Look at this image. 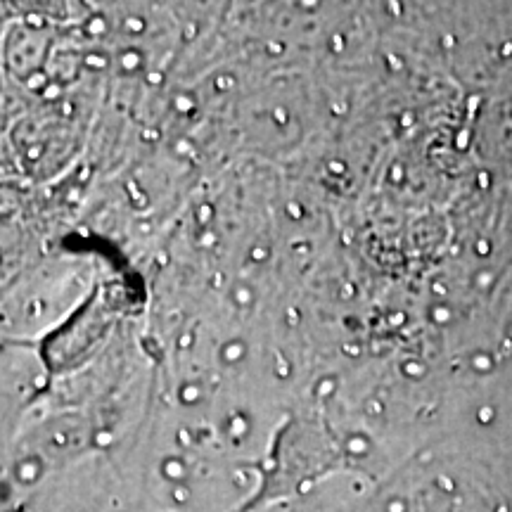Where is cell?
Returning <instances> with one entry per match:
<instances>
[{"mask_svg": "<svg viewBox=\"0 0 512 512\" xmlns=\"http://www.w3.org/2000/svg\"><path fill=\"white\" fill-rule=\"evenodd\" d=\"M233 83H235L233 76H221V79H216V91H228Z\"/></svg>", "mask_w": 512, "mask_h": 512, "instance_id": "277c9868", "label": "cell"}, {"mask_svg": "<svg viewBox=\"0 0 512 512\" xmlns=\"http://www.w3.org/2000/svg\"><path fill=\"white\" fill-rule=\"evenodd\" d=\"M121 64H124L126 69H136L140 64V55L138 53H126L124 57H121Z\"/></svg>", "mask_w": 512, "mask_h": 512, "instance_id": "7a4b0ae2", "label": "cell"}, {"mask_svg": "<svg viewBox=\"0 0 512 512\" xmlns=\"http://www.w3.org/2000/svg\"><path fill=\"white\" fill-rule=\"evenodd\" d=\"M126 27H128V31H133V34H138V31H143L145 29V24H143V19H126Z\"/></svg>", "mask_w": 512, "mask_h": 512, "instance_id": "3957f363", "label": "cell"}, {"mask_svg": "<svg viewBox=\"0 0 512 512\" xmlns=\"http://www.w3.org/2000/svg\"><path fill=\"white\" fill-rule=\"evenodd\" d=\"M330 387H332V382L325 380L323 384H320V394H330Z\"/></svg>", "mask_w": 512, "mask_h": 512, "instance_id": "ac0fdd59", "label": "cell"}, {"mask_svg": "<svg viewBox=\"0 0 512 512\" xmlns=\"http://www.w3.org/2000/svg\"><path fill=\"white\" fill-rule=\"evenodd\" d=\"M88 31H91V34H102V31H105V22H102V19H93L91 24H88Z\"/></svg>", "mask_w": 512, "mask_h": 512, "instance_id": "5b68a950", "label": "cell"}, {"mask_svg": "<svg viewBox=\"0 0 512 512\" xmlns=\"http://www.w3.org/2000/svg\"><path fill=\"white\" fill-rule=\"evenodd\" d=\"M242 354H245V347H242L240 342H233L228 344L226 351H223V358H226V361H238V358H242Z\"/></svg>", "mask_w": 512, "mask_h": 512, "instance_id": "6da1fadb", "label": "cell"}, {"mask_svg": "<svg viewBox=\"0 0 512 512\" xmlns=\"http://www.w3.org/2000/svg\"><path fill=\"white\" fill-rule=\"evenodd\" d=\"M162 81V74H150V83H159Z\"/></svg>", "mask_w": 512, "mask_h": 512, "instance_id": "484cf974", "label": "cell"}, {"mask_svg": "<svg viewBox=\"0 0 512 512\" xmlns=\"http://www.w3.org/2000/svg\"><path fill=\"white\" fill-rule=\"evenodd\" d=\"M287 320H290V323H297V320H299V311L292 309L290 316H287Z\"/></svg>", "mask_w": 512, "mask_h": 512, "instance_id": "44dd1931", "label": "cell"}, {"mask_svg": "<svg viewBox=\"0 0 512 512\" xmlns=\"http://www.w3.org/2000/svg\"><path fill=\"white\" fill-rule=\"evenodd\" d=\"M197 396V389L195 387H185V392H183V399L185 401H192Z\"/></svg>", "mask_w": 512, "mask_h": 512, "instance_id": "30bf717a", "label": "cell"}, {"mask_svg": "<svg viewBox=\"0 0 512 512\" xmlns=\"http://www.w3.org/2000/svg\"><path fill=\"white\" fill-rule=\"evenodd\" d=\"M332 46H335V50L339 53V50H342V46H344V38L335 36V38H332Z\"/></svg>", "mask_w": 512, "mask_h": 512, "instance_id": "9a60e30c", "label": "cell"}, {"mask_svg": "<svg viewBox=\"0 0 512 512\" xmlns=\"http://www.w3.org/2000/svg\"><path fill=\"white\" fill-rule=\"evenodd\" d=\"M57 93H60V88H57V86H53V88H48V91H46V98H55V95Z\"/></svg>", "mask_w": 512, "mask_h": 512, "instance_id": "603a6c76", "label": "cell"}, {"mask_svg": "<svg viewBox=\"0 0 512 512\" xmlns=\"http://www.w3.org/2000/svg\"><path fill=\"white\" fill-rule=\"evenodd\" d=\"M330 171H335V174H342L344 164L342 162H330Z\"/></svg>", "mask_w": 512, "mask_h": 512, "instance_id": "2e32d148", "label": "cell"}, {"mask_svg": "<svg viewBox=\"0 0 512 512\" xmlns=\"http://www.w3.org/2000/svg\"><path fill=\"white\" fill-rule=\"evenodd\" d=\"M344 351H347L349 356H358V347H356V344H347V347H344Z\"/></svg>", "mask_w": 512, "mask_h": 512, "instance_id": "d6986e66", "label": "cell"}, {"mask_svg": "<svg viewBox=\"0 0 512 512\" xmlns=\"http://www.w3.org/2000/svg\"><path fill=\"white\" fill-rule=\"evenodd\" d=\"M176 110L178 112H190L192 110V102L188 98H178L176 100Z\"/></svg>", "mask_w": 512, "mask_h": 512, "instance_id": "52a82bcc", "label": "cell"}, {"mask_svg": "<svg viewBox=\"0 0 512 512\" xmlns=\"http://www.w3.org/2000/svg\"><path fill=\"white\" fill-rule=\"evenodd\" d=\"M249 299H252V294H249V290H245V287H240V290L235 292V302L249 304Z\"/></svg>", "mask_w": 512, "mask_h": 512, "instance_id": "8992f818", "label": "cell"}, {"mask_svg": "<svg viewBox=\"0 0 512 512\" xmlns=\"http://www.w3.org/2000/svg\"><path fill=\"white\" fill-rule=\"evenodd\" d=\"M354 285H344V290H342V297L344 299H349V297H354Z\"/></svg>", "mask_w": 512, "mask_h": 512, "instance_id": "4fadbf2b", "label": "cell"}, {"mask_svg": "<svg viewBox=\"0 0 512 512\" xmlns=\"http://www.w3.org/2000/svg\"><path fill=\"white\" fill-rule=\"evenodd\" d=\"M273 117H275V119H278V121H280V124H285V119H287V112L283 110V107H280V110H275V112H273Z\"/></svg>", "mask_w": 512, "mask_h": 512, "instance_id": "8fae6325", "label": "cell"}, {"mask_svg": "<svg viewBox=\"0 0 512 512\" xmlns=\"http://www.w3.org/2000/svg\"><path fill=\"white\" fill-rule=\"evenodd\" d=\"M29 22H31V24H41V17H36V15L29 17Z\"/></svg>", "mask_w": 512, "mask_h": 512, "instance_id": "4316f807", "label": "cell"}, {"mask_svg": "<svg viewBox=\"0 0 512 512\" xmlns=\"http://www.w3.org/2000/svg\"><path fill=\"white\" fill-rule=\"evenodd\" d=\"M406 373L418 375L420 373V366H415V363H406Z\"/></svg>", "mask_w": 512, "mask_h": 512, "instance_id": "e0dca14e", "label": "cell"}, {"mask_svg": "<svg viewBox=\"0 0 512 512\" xmlns=\"http://www.w3.org/2000/svg\"><path fill=\"white\" fill-rule=\"evenodd\" d=\"M88 64H93V67H102L105 60H102V57H98V55H91V57H88Z\"/></svg>", "mask_w": 512, "mask_h": 512, "instance_id": "7c38bea8", "label": "cell"}, {"mask_svg": "<svg viewBox=\"0 0 512 512\" xmlns=\"http://www.w3.org/2000/svg\"><path fill=\"white\" fill-rule=\"evenodd\" d=\"M38 155H41V147H38V145H36V147H31V150H29V157L34 159V157H38Z\"/></svg>", "mask_w": 512, "mask_h": 512, "instance_id": "cb8c5ba5", "label": "cell"}, {"mask_svg": "<svg viewBox=\"0 0 512 512\" xmlns=\"http://www.w3.org/2000/svg\"><path fill=\"white\" fill-rule=\"evenodd\" d=\"M268 50H271L273 55H280L283 53V46H280V43H268Z\"/></svg>", "mask_w": 512, "mask_h": 512, "instance_id": "5bb4252c", "label": "cell"}, {"mask_svg": "<svg viewBox=\"0 0 512 512\" xmlns=\"http://www.w3.org/2000/svg\"><path fill=\"white\" fill-rule=\"evenodd\" d=\"M202 245H204V247L214 245V235H211V233H207V235H204V238H202Z\"/></svg>", "mask_w": 512, "mask_h": 512, "instance_id": "ffe728a7", "label": "cell"}, {"mask_svg": "<svg viewBox=\"0 0 512 512\" xmlns=\"http://www.w3.org/2000/svg\"><path fill=\"white\" fill-rule=\"evenodd\" d=\"M287 214L292 216V219H299V216H302V207H299V204H287Z\"/></svg>", "mask_w": 512, "mask_h": 512, "instance_id": "ba28073f", "label": "cell"}, {"mask_svg": "<svg viewBox=\"0 0 512 512\" xmlns=\"http://www.w3.org/2000/svg\"><path fill=\"white\" fill-rule=\"evenodd\" d=\"M190 342H192V337H190V335H183V337H181V347H188Z\"/></svg>", "mask_w": 512, "mask_h": 512, "instance_id": "d4e9b609", "label": "cell"}, {"mask_svg": "<svg viewBox=\"0 0 512 512\" xmlns=\"http://www.w3.org/2000/svg\"><path fill=\"white\" fill-rule=\"evenodd\" d=\"M209 214H211V207H202V209H200L202 221H207V219H209Z\"/></svg>", "mask_w": 512, "mask_h": 512, "instance_id": "7402d4cb", "label": "cell"}, {"mask_svg": "<svg viewBox=\"0 0 512 512\" xmlns=\"http://www.w3.org/2000/svg\"><path fill=\"white\" fill-rule=\"evenodd\" d=\"M264 259H266V249L254 247L252 249V261H264Z\"/></svg>", "mask_w": 512, "mask_h": 512, "instance_id": "9c48e42d", "label": "cell"}]
</instances>
